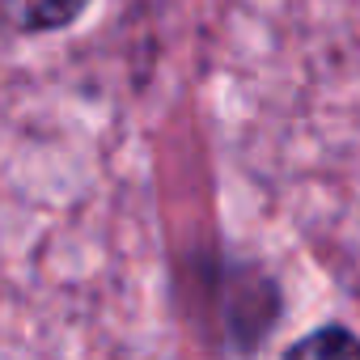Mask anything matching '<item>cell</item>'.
<instances>
[{"label":"cell","instance_id":"cell-1","mask_svg":"<svg viewBox=\"0 0 360 360\" xmlns=\"http://www.w3.org/2000/svg\"><path fill=\"white\" fill-rule=\"evenodd\" d=\"M89 9H94V0H5L9 30L26 39L72 30Z\"/></svg>","mask_w":360,"mask_h":360},{"label":"cell","instance_id":"cell-2","mask_svg":"<svg viewBox=\"0 0 360 360\" xmlns=\"http://www.w3.org/2000/svg\"><path fill=\"white\" fill-rule=\"evenodd\" d=\"M280 360H360V335L343 322H322L292 339Z\"/></svg>","mask_w":360,"mask_h":360}]
</instances>
